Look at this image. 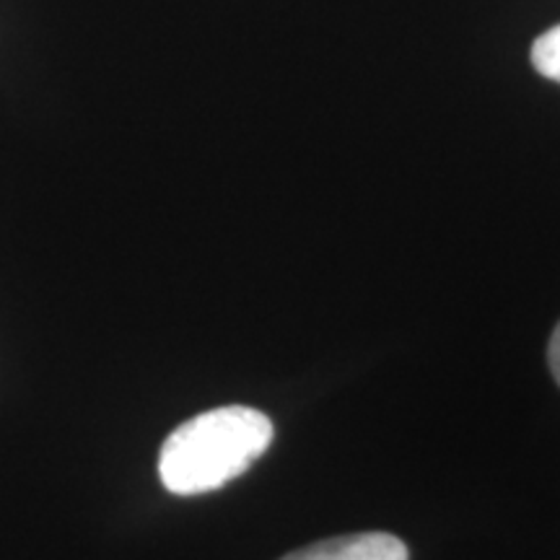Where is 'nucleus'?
I'll return each mask as SVG.
<instances>
[{"label": "nucleus", "mask_w": 560, "mask_h": 560, "mask_svg": "<svg viewBox=\"0 0 560 560\" xmlns=\"http://www.w3.org/2000/svg\"><path fill=\"white\" fill-rule=\"evenodd\" d=\"M280 560H408V548L389 532H359L306 545Z\"/></svg>", "instance_id": "nucleus-2"}, {"label": "nucleus", "mask_w": 560, "mask_h": 560, "mask_svg": "<svg viewBox=\"0 0 560 560\" xmlns=\"http://www.w3.org/2000/svg\"><path fill=\"white\" fill-rule=\"evenodd\" d=\"M548 363H550V371H552V380H556L558 387H560V322H558L556 330H552V335H550Z\"/></svg>", "instance_id": "nucleus-4"}, {"label": "nucleus", "mask_w": 560, "mask_h": 560, "mask_svg": "<svg viewBox=\"0 0 560 560\" xmlns=\"http://www.w3.org/2000/svg\"><path fill=\"white\" fill-rule=\"evenodd\" d=\"M272 420L247 405L200 412L177 425L159 454V478L174 495H200L236 480L270 450Z\"/></svg>", "instance_id": "nucleus-1"}, {"label": "nucleus", "mask_w": 560, "mask_h": 560, "mask_svg": "<svg viewBox=\"0 0 560 560\" xmlns=\"http://www.w3.org/2000/svg\"><path fill=\"white\" fill-rule=\"evenodd\" d=\"M532 66L545 79L560 83V26H552L532 45Z\"/></svg>", "instance_id": "nucleus-3"}]
</instances>
